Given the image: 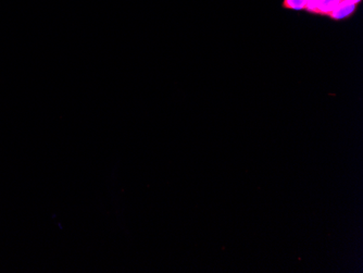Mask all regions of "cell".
<instances>
[{"instance_id": "cell-1", "label": "cell", "mask_w": 363, "mask_h": 273, "mask_svg": "<svg viewBox=\"0 0 363 273\" xmlns=\"http://www.w3.org/2000/svg\"><path fill=\"white\" fill-rule=\"evenodd\" d=\"M342 0H308L306 11L312 14L326 16L331 13L332 10L340 3Z\"/></svg>"}, {"instance_id": "cell-2", "label": "cell", "mask_w": 363, "mask_h": 273, "mask_svg": "<svg viewBox=\"0 0 363 273\" xmlns=\"http://www.w3.org/2000/svg\"><path fill=\"white\" fill-rule=\"evenodd\" d=\"M358 5L356 4L350 3L348 0H342L333 10L331 13L328 14V17L331 18L332 20L335 21H342V20L350 19V17L354 16V12L357 11Z\"/></svg>"}, {"instance_id": "cell-3", "label": "cell", "mask_w": 363, "mask_h": 273, "mask_svg": "<svg viewBox=\"0 0 363 273\" xmlns=\"http://www.w3.org/2000/svg\"><path fill=\"white\" fill-rule=\"evenodd\" d=\"M308 0H284L283 1V8L289 10H295V11H301L306 9Z\"/></svg>"}, {"instance_id": "cell-4", "label": "cell", "mask_w": 363, "mask_h": 273, "mask_svg": "<svg viewBox=\"0 0 363 273\" xmlns=\"http://www.w3.org/2000/svg\"><path fill=\"white\" fill-rule=\"evenodd\" d=\"M348 1H350V3L356 4V5H359V4L362 1V0H348Z\"/></svg>"}]
</instances>
